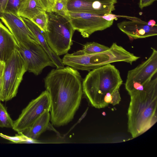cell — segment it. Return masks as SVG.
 <instances>
[{
  "instance_id": "6da1fadb",
  "label": "cell",
  "mask_w": 157,
  "mask_h": 157,
  "mask_svg": "<svg viewBox=\"0 0 157 157\" xmlns=\"http://www.w3.org/2000/svg\"><path fill=\"white\" fill-rule=\"evenodd\" d=\"M82 82L79 72L68 66L52 69L44 78L50 101V120L54 126H63L73 119L82 99Z\"/></svg>"
},
{
  "instance_id": "7a4b0ae2",
  "label": "cell",
  "mask_w": 157,
  "mask_h": 157,
  "mask_svg": "<svg viewBox=\"0 0 157 157\" xmlns=\"http://www.w3.org/2000/svg\"><path fill=\"white\" fill-rule=\"evenodd\" d=\"M119 71L111 64L92 70L82 82L83 92L94 107L104 108L119 104L123 83Z\"/></svg>"
},
{
  "instance_id": "3957f363",
  "label": "cell",
  "mask_w": 157,
  "mask_h": 157,
  "mask_svg": "<svg viewBox=\"0 0 157 157\" xmlns=\"http://www.w3.org/2000/svg\"><path fill=\"white\" fill-rule=\"evenodd\" d=\"M130 96L128 130L135 138L148 130L157 121V78L145 84L143 90Z\"/></svg>"
},
{
  "instance_id": "277c9868",
  "label": "cell",
  "mask_w": 157,
  "mask_h": 157,
  "mask_svg": "<svg viewBox=\"0 0 157 157\" xmlns=\"http://www.w3.org/2000/svg\"><path fill=\"white\" fill-rule=\"evenodd\" d=\"M140 58L116 43H113L108 49L100 53L78 55L67 53L62 61L64 65L76 70L89 71L119 62L132 65Z\"/></svg>"
},
{
  "instance_id": "5b68a950",
  "label": "cell",
  "mask_w": 157,
  "mask_h": 157,
  "mask_svg": "<svg viewBox=\"0 0 157 157\" xmlns=\"http://www.w3.org/2000/svg\"><path fill=\"white\" fill-rule=\"evenodd\" d=\"M47 12L48 23L47 31L44 32L46 41L57 56L66 54L73 44L75 30L67 19L52 12Z\"/></svg>"
},
{
  "instance_id": "8992f818",
  "label": "cell",
  "mask_w": 157,
  "mask_h": 157,
  "mask_svg": "<svg viewBox=\"0 0 157 157\" xmlns=\"http://www.w3.org/2000/svg\"><path fill=\"white\" fill-rule=\"evenodd\" d=\"M5 63L0 100L3 101L10 100L16 96L23 75L27 71L25 63L17 48Z\"/></svg>"
},
{
  "instance_id": "52a82bcc",
  "label": "cell",
  "mask_w": 157,
  "mask_h": 157,
  "mask_svg": "<svg viewBox=\"0 0 157 157\" xmlns=\"http://www.w3.org/2000/svg\"><path fill=\"white\" fill-rule=\"evenodd\" d=\"M69 13L68 20L73 28L84 38H88L96 32L110 27L117 17L112 13L105 16L91 13L69 12Z\"/></svg>"
},
{
  "instance_id": "ba28073f",
  "label": "cell",
  "mask_w": 157,
  "mask_h": 157,
  "mask_svg": "<svg viewBox=\"0 0 157 157\" xmlns=\"http://www.w3.org/2000/svg\"><path fill=\"white\" fill-rule=\"evenodd\" d=\"M50 108L49 94L46 90L32 100L23 109L18 118L14 121L13 129L18 133H22L29 128L44 112L50 111Z\"/></svg>"
},
{
  "instance_id": "9c48e42d",
  "label": "cell",
  "mask_w": 157,
  "mask_h": 157,
  "mask_svg": "<svg viewBox=\"0 0 157 157\" xmlns=\"http://www.w3.org/2000/svg\"><path fill=\"white\" fill-rule=\"evenodd\" d=\"M17 48L29 72L37 75L46 67H55L47 53L37 42H34L27 47L18 45Z\"/></svg>"
},
{
  "instance_id": "30bf717a",
  "label": "cell",
  "mask_w": 157,
  "mask_h": 157,
  "mask_svg": "<svg viewBox=\"0 0 157 157\" xmlns=\"http://www.w3.org/2000/svg\"><path fill=\"white\" fill-rule=\"evenodd\" d=\"M0 19L13 34L18 45L27 47L35 42L40 44L22 17L4 12Z\"/></svg>"
},
{
  "instance_id": "8fae6325",
  "label": "cell",
  "mask_w": 157,
  "mask_h": 157,
  "mask_svg": "<svg viewBox=\"0 0 157 157\" xmlns=\"http://www.w3.org/2000/svg\"><path fill=\"white\" fill-rule=\"evenodd\" d=\"M152 53L145 61L128 71L126 82H135L144 85L152 79L157 72V51L151 47Z\"/></svg>"
},
{
  "instance_id": "7c38bea8",
  "label": "cell",
  "mask_w": 157,
  "mask_h": 157,
  "mask_svg": "<svg viewBox=\"0 0 157 157\" xmlns=\"http://www.w3.org/2000/svg\"><path fill=\"white\" fill-rule=\"evenodd\" d=\"M119 29L126 34L131 40L144 38L157 35V25L149 26L147 22L136 18L124 21L117 24Z\"/></svg>"
},
{
  "instance_id": "4fadbf2b",
  "label": "cell",
  "mask_w": 157,
  "mask_h": 157,
  "mask_svg": "<svg viewBox=\"0 0 157 157\" xmlns=\"http://www.w3.org/2000/svg\"><path fill=\"white\" fill-rule=\"evenodd\" d=\"M67 7L70 12L91 13L101 16L110 14L114 10L113 4L111 3L85 0H70L67 2Z\"/></svg>"
},
{
  "instance_id": "5bb4252c",
  "label": "cell",
  "mask_w": 157,
  "mask_h": 157,
  "mask_svg": "<svg viewBox=\"0 0 157 157\" xmlns=\"http://www.w3.org/2000/svg\"><path fill=\"white\" fill-rule=\"evenodd\" d=\"M18 45L13 34L0 20V60L5 62Z\"/></svg>"
},
{
  "instance_id": "9a60e30c",
  "label": "cell",
  "mask_w": 157,
  "mask_h": 157,
  "mask_svg": "<svg viewBox=\"0 0 157 157\" xmlns=\"http://www.w3.org/2000/svg\"><path fill=\"white\" fill-rule=\"evenodd\" d=\"M37 39L39 42L57 68L64 67L62 59L51 49L45 39L44 32L42 31L31 20L22 18Z\"/></svg>"
},
{
  "instance_id": "2e32d148",
  "label": "cell",
  "mask_w": 157,
  "mask_h": 157,
  "mask_svg": "<svg viewBox=\"0 0 157 157\" xmlns=\"http://www.w3.org/2000/svg\"><path fill=\"white\" fill-rule=\"evenodd\" d=\"M50 111L44 112L28 129L22 132L28 137L36 140L48 128L50 120Z\"/></svg>"
},
{
  "instance_id": "e0dca14e",
  "label": "cell",
  "mask_w": 157,
  "mask_h": 157,
  "mask_svg": "<svg viewBox=\"0 0 157 157\" xmlns=\"http://www.w3.org/2000/svg\"><path fill=\"white\" fill-rule=\"evenodd\" d=\"M36 0H22L18 10V15L31 20L34 17L43 11Z\"/></svg>"
},
{
  "instance_id": "ac0fdd59",
  "label": "cell",
  "mask_w": 157,
  "mask_h": 157,
  "mask_svg": "<svg viewBox=\"0 0 157 157\" xmlns=\"http://www.w3.org/2000/svg\"><path fill=\"white\" fill-rule=\"evenodd\" d=\"M109 47L97 42H92L85 44L82 49L77 51L73 53L75 55L92 54L105 51Z\"/></svg>"
},
{
  "instance_id": "d6986e66",
  "label": "cell",
  "mask_w": 157,
  "mask_h": 157,
  "mask_svg": "<svg viewBox=\"0 0 157 157\" xmlns=\"http://www.w3.org/2000/svg\"><path fill=\"white\" fill-rule=\"evenodd\" d=\"M13 121L8 113L6 108L0 101V128H12Z\"/></svg>"
},
{
  "instance_id": "ffe728a7",
  "label": "cell",
  "mask_w": 157,
  "mask_h": 157,
  "mask_svg": "<svg viewBox=\"0 0 157 157\" xmlns=\"http://www.w3.org/2000/svg\"><path fill=\"white\" fill-rule=\"evenodd\" d=\"M67 2L63 0H56L52 12L69 19V12L67 7Z\"/></svg>"
},
{
  "instance_id": "44dd1931",
  "label": "cell",
  "mask_w": 157,
  "mask_h": 157,
  "mask_svg": "<svg viewBox=\"0 0 157 157\" xmlns=\"http://www.w3.org/2000/svg\"><path fill=\"white\" fill-rule=\"evenodd\" d=\"M48 20L47 12L43 10L34 17L31 21L42 31L45 32L47 30Z\"/></svg>"
},
{
  "instance_id": "7402d4cb",
  "label": "cell",
  "mask_w": 157,
  "mask_h": 157,
  "mask_svg": "<svg viewBox=\"0 0 157 157\" xmlns=\"http://www.w3.org/2000/svg\"><path fill=\"white\" fill-rule=\"evenodd\" d=\"M14 136H10L0 132V136L17 144L34 143L36 140L29 138L22 133H19Z\"/></svg>"
},
{
  "instance_id": "603a6c76",
  "label": "cell",
  "mask_w": 157,
  "mask_h": 157,
  "mask_svg": "<svg viewBox=\"0 0 157 157\" xmlns=\"http://www.w3.org/2000/svg\"><path fill=\"white\" fill-rule=\"evenodd\" d=\"M22 0H8L4 12L18 15V10Z\"/></svg>"
},
{
  "instance_id": "cb8c5ba5",
  "label": "cell",
  "mask_w": 157,
  "mask_h": 157,
  "mask_svg": "<svg viewBox=\"0 0 157 157\" xmlns=\"http://www.w3.org/2000/svg\"><path fill=\"white\" fill-rule=\"evenodd\" d=\"M40 7L47 12H52L56 0H36Z\"/></svg>"
},
{
  "instance_id": "d4e9b609",
  "label": "cell",
  "mask_w": 157,
  "mask_h": 157,
  "mask_svg": "<svg viewBox=\"0 0 157 157\" xmlns=\"http://www.w3.org/2000/svg\"><path fill=\"white\" fill-rule=\"evenodd\" d=\"M157 0H139V7L141 9L151 5Z\"/></svg>"
},
{
  "instance_id": "484cf974",
  "label": "cell",
  "mask_w": 157,
  "mask_h": 157,
  "mask_svg": "<svg viewBox=\"0 0 157 157\" xmlns=\"http://www.w3.org/2000/svg\"><path fill=\"white\" fill-rule=\"evenodd\" d=\"M5 66V62L0 60V78L3 75Z\"/></svg>"
},
{
  "instance_id": "4316f807",
  "label": "cell",
  "mask_w": 157,
  "mask_h": 157,
  "mask_svg": "<svg viewBox=\"0 0 157 157\" xmlns=\"http://www.w3.org/2000/svg\"><path fill=\"white\" fill-rule=\"evenodd\" d=\"M86 1L91 2H93L96 1H102L104 2H109L110 3H113L114 4H116L117 3V0H85Z\"/></svg>"
},
{
  "instance_id": "83f0119b",
  "label": "cell",
  "mask_w": 157,
  "mask_h": 157,
  "mask_svg": "<svg viewBox=\"0 0 157 157\" xmlns=\"http://www.w3.org/2000/svg\"><path fill=\"white\" fill-rule=\"evenodd\" d=\"M3 86V76L0 78V100L1 96L2 93Z\"/></svg>"
},
{
  "instance_id": "f1b7e54d",
  "label": "cell",
  "mask_w": 157,
  "mask_h": 157,
  "mask_svg": "<svg viewBox=\"0 0 157 157\" xmlns=\"http://www.w3.org/2000/svg\"><path fill=\"white\" fill-rule=\"evenodd\" d=\"M147 25L150 26H155L157 25L155 24V20H151L150 21H149L147 22Z\"/></svg>"
},
{
  "instance_id": "f546056e",
  "label": "cell",
  "mask_w": 157,
  "mask_h": 157,
  "mask_svg": "<svg viewBox=\"0 0 157 157\" xmlns=\"http://www.w3.org/2000/svg\"><path fill=\"white\" fill-rule=\"evenodd\" d=\"M64 0V1H66L67 2H68L70 0Z\"/></svg>"
}]
</instances>
